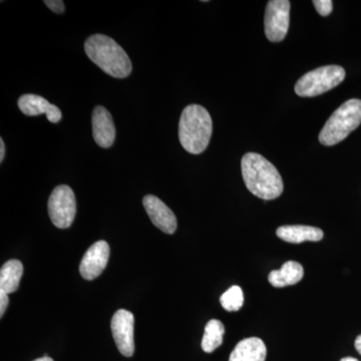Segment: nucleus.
<instances>
[{"label": "nucleus", "instance_id": "obj_23", "mask_svg": "<svg viewBox=\"0 0 361 361\" xmlns=\"http://www.w3.org/2000/svg\"><path fill=\"white\" fill-rule=\"evenodd\" d=\"M355 345L356 350H357L358 353H360V355H361V336H358L357 338H356Z\"/></svg>", "mask_w": 361, "mask_h": 361}, {"label": "nucleus", "instance_id": "obj_6", "mask_svg": "<svg viewBox=\"0 0 361 361\" xmlns=\"http://www.w3.org/2000/svg\"><path fill=\"white\" fill-rule=\"evenodd\" d=\"M77 213V202L71 187L61 185L52 191L49 199V215L59 229L71 227Z\"/></svg>", "mask_w": 361, "mask_h": 361}, {"label": "nucleus", "instance_id": "obj_11", "mask_svg": "<svg viewBox=\"0 0 361 361\" xmlns=\"http://www.w3.org/2000/svg\"><path fill=\"white\" fill-rule=\"evenodd\" d=\"M94 141L104 149L111 148L116 139V128L110 111L104 106H97L92 116Z\"/></svg>", "mask_w": 361, "mask_h": 361}, {"label": "nucleus", "instance_id": "obj_19", "mask_svg": "<svg viewBox=\"0 0 361 361\" xmlns=\"http://www.w3.org/2000/svg\"><path fill=\"white\" fill-rule=\"evenodd\" d=\"M312 4H314L317 13L322 16H329L334 9V2L331 0H314Z\"/></svg>", "mask_w": 361, "mask_h": 361}, {"label": "nucleus", "instance_id": "obj_24", "mask_svg": "<svg viewBox=\"0 0 361 361\" xmlns=\"http://www.w3.org/2000/svg\"><path fill=\"white\" fill-rule=\"evenodd\" d=\"M33 361H54L52 358L49 357V356H44V357L37 358V360H33Z\"/></svg>", "mask_w": 361, "mask_h": 361}, {"label": "nucleus", "instance_id": "obj_9", "mask_svg": "<svg viewBox=\"0 0 361 361\" xmlns=\"http://www.w3.org/2000/svg\"><path fill=\"white\" fill-rule=\"evenodd\" d=\"M110 258V246L106 241H97L85 252L80 265V273L87 280H94L99 277Z\"/></svg>", "mask_w": 361, "mask_h": 361}, {"label": "nucleus", "instance_id": "obj_15", "mask_svg": "<svg viewBox=\"0 0 361 361\" xmlns=\"http://www.w3.org/2000/svg\"><path fill=\"white\" fill-rule=\"evenodd\" d=\"M304 270L302 265L296 261H287L278 270H273L268 276V281L277 288L290 286L302 280Z\"/></svg>", "mask_w": 361, "mask_h": 361}, {"label": "nucleus", "instance_id": "obj_25", "mask_svg": "<svg viewBox=\"0 0 361 361\" xmlns=\"http://www.w3.org/2000/svg\"><path fill=\"white\" fill-rule=\"evenodd\" d=\"M341 361H358L357 360H355V358L353 357H344L342 358Z\"/></svg>", "mask_w": 361, "mask_h": 361}, {"label": "nucleus", "instance_id": "obj_20", "mask_svg": "<svg viewBox=\"0 0 361 361\" xmlns=\"http://www.w3.org/2000/svg\"><path fill=\"white\" fill-rule=\"evenodd\" d=\"M44 4L54 13H63L65 11V4L61 0H45Z\"/></svg>", "mask_w": 361, "mask_h": 361}, {"label": "nucleus", "instance_id": "obj_1", "mask_svg": "<svg viewBox=\"0 0 361 361\" xmlns=\"http://www.w3.org/2000/svg\"><path fill=\"white\" fill-rule=\"evenodd\" d=\"M247 189L263 200H274L283 193V180L274 165L257 153H247L241 161Z\"/></svg>", "mask_w": 361, "mask_h": 361}, {"label": "nucleus", "instance_id": "obj_14", "mask_svg": "<svg viewBox=\"0 0 361 361\" xmlns=\"http://www.w3.org/2000/svg\"><path fill=\"white\" fill-rule=\"evenodd\" d=\"M276 235L285 242L300 244L302 242H318L323 238V232L319 228L312 226L287 225L278 228Z\"/></svg>", "mask_w": 361, "mask_h": 361}, {"label": "nucleus", "instance_id": "obj_12", "mask_svg": "<svg viewBox=\"0 0 361 361\" xmlns=\"http://www.w3.org/2000/svg\"><path fill=\"white\" fill-rule=\"evenodd\" d=\"M18 108L28 116L47 115V120L51 123H56L63 118V114L58 106L49 103L44 97L37 94H23L18 99Z\"/></svg>", "mask_w": 361, "mask_h": 361}, {"label": "nucleus", "instance_id": "obj_18", "mask_svg": "<svg viewBox=\"0 0 361 361\" xmlns=\"http://www.w3.org/2000/svg\"><path fill=\"white\" fill-rule=\"evenodd\" d=\"M221 305L227 311H238L244 304V294L239 286H232L220 298Z\"/></svg>", "mask_w": 361, "mask_h": 361}, {"label": "nucleus", "instance_id": "obj_5", "mask_svg": "<svg viewBox=\"0 0 361 361\" xmlns=\"http://www.w3.org/2000/svg\"><path fill=\"white\" fill-rule=\"evenodd\" d=\"M345 78V71L339 66H326L305 73L295 85L297 96L312 97L324 94L341 85Z\"/></svg>", "mask_w": 361, "mask_h": 361}, {"label": "nucleus", "instance_id": "obj_13", "mask_svg": "<svg viewBox=\"0 0 361 361\" xmlns=\"http://www.w3.org/2000/svg\"><path fill=\"white\" fill-rule=\"evenodd\" d=\"M267 348L262 339L249 337L238 342L230 355L229 361H265Z\"/></svg>", "mask_w": 361, "mask_h": 361}, {"label": "nucleus", "instance_id": "obj_2", "mask_svg": "<svg viewBox=\"0 0 361 361\" xmlns=\"http://www.w3.org/2000/svg\"><path fill=\"white\" fill-rule=\"evenodd\" d=\"M85 51L90 61L111 77L125 78L132 73V61L125 49L104 35H90Z\"/></svg>", "mask_w": 361, "mask_h": 361}, {"label": "nucleus", "instance_id": "obj_22", "mask_svg": "<svg viewBox=\"0 0 361 361\" xmlns=\"http://www.w3.org/2000/svg\"><path fill=\"white\" fill-rule=\"evenodd\" d=\"M4 156H6V145H4V140L0 139V161H4Z\"/></svg>", "mask_w": 361, "mask_h": 361}, {"label": "nucleus", "instance_id": "obj_4", "mask_svg": "<svg viewBox=\"0 0 361 361\" xmlns=\"http://www.w3.org/2000/svg\"><path fill=\"white\" fill-rule=\"evenodd\" d=\"M361 123V101L357 99L345 102L329 118L319 134L323 146H334L348 137Z\"/></svg>", "mask_w": 361, "mask_h": 361}, {"label": "nucleus", "instance_id": "obj_17", "mask_svg": "<svg viewBox=\"0 0 361 361\" xmlns=\"http://www.w3.org/2000/svg\"><path fill=\"white\" fill-rule=\"evenodd\" d=\"M225 327L220 320L212 319L206 324L205 332L202 339V349L207 353H213L222 345Z\"/></svg>", "mask_w": 361, "mask_h": 361}, {"label": "nucleus", "instance_id": "obj_7", "mask_svg": "<svg viewBox=\"0 0 361 361\" xmlns=\"http://www.w3.org/2000/svg\"><path fill=\"white\" fill-rule=\"evenodd\" d=\"M290 21V1L271 0L265 11V35L271 42H282L288 32Z\"/></svg>", "mask_w": 361, "mask_h": 361}, {"label": "nucleus", "instance_id": "obj_16", "mask_svg": "<svg viewBox=\"0 0 361 361\" xmlns=\"http://www.w3.org/2000/svg\"><path fill=\"white\" fill-rule=\"evenodd\" d=\"M23 274V266L20 261L16 259L7 261L0 270V291L11 294L18 290Z\"/></svg>", "mask_w": 361, "mask_h": 361}, {"label": "nucleus", "instance_id": "obj_3", "mask_svg": "<svg viewBox=\"0 0 361 361\" xmlns=\"http://www.w3.org/2000/svg\"><path fill=\"white\" fill-rule=\"evenodd\" d=\"M213 123L210 114L199 104H190L180 115L179 139L183 148L193 155L203 153L210 142Z\"/></svg>", "mask_w": 361, "mask_h": 361}, {"label": "nucleus", "instance_id": "obj_10", "mask_svg": "<svg viewBox=\"0 0 361 361\" xmlns=\"http://www.w3.org/2000/svg\"><path fill=\"white\" fill-rule=\"evenodd\" d=\"M142 205L156 227L166 234H174L177 229V218L163 201L158 197L148 195L142 199Z\"/></svg>", "mask_w": 361, "mask_h": 361}, {"label": "nucleus", "instance_id": "obj_21", "mask_svg": "<svg viewBox=\"0 0 361 361\" xmlns=\"http://www.w3.org/2000/svg\"><path fill=\"white\" fill-rule=\"evenodd\" d=\"M8 295L6 292L0 291V316H4L6 313L7 306H8Z\"/></svg>", "mask_w": 361, "mask_h": 361}, {"label": "nucleus", "instance_id": "obj_8", "mask_svg": "<svg viewBox=\"0 0 361 361\" xmlns=\"http://www.w3.org/2000/svg\"><path fill=\"white\" fill-rule=\"evenodd\" d=\"M134 314L130 311L120 310L111 318V329L116 348L126 357L135 353Z\"/></svg>", "mask_w": 361, "mask_h": 361}]
</instances>
